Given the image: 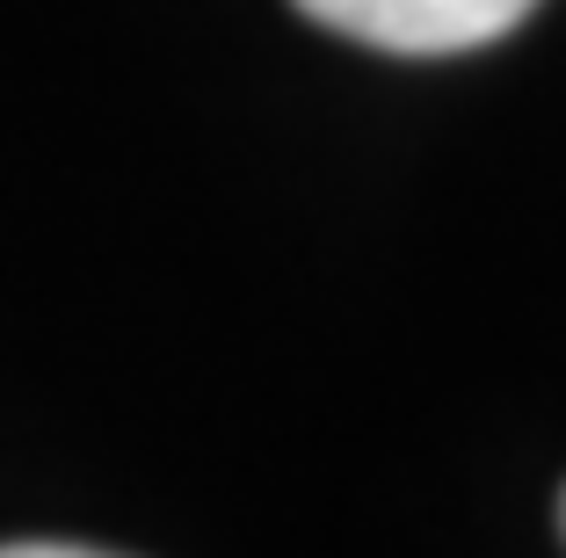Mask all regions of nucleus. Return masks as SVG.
<instances>
[{"label":"nucleus","mask_w":566,"mask_h":558,"mask_svg":"<svg viewBox=\"0 0 566 558\" xmlns=\"http://www.w3.org/2000/svg\"><path fill=\"white\" fill-rule=\"evenodd\" d=\"M0 558H102V544H51V537H30V544H0Z\"/></svg>","instance_id":"f03ea898"},{"label":"nucleus","mask_w":566,"mask_h":558,"mask_svg":"<svg viewBox=\"0 0 566 558\" xmlns=\"http://www.w3.org/2000/svg\"><path fill=\"white\" fill-rule=\"evenodd\" d=\"M291 8L385 59H465L537 15V0H291Z\"/></svg>","instance_id":"f257e3e1"},{"label":"nucleus","mask_w":566,"mask_h":558,"mask_svg":"<svg viewBox=\"0 0 566 558\" xmlns=\"http://www.w3.org/2000/svg\"><path fill=\"white\" fill-rule=\"evenodd\" d=\"M559 544H566V493H559Z\"/></svg>","instance_id":"7ed1b4c3"}]
</instances>
